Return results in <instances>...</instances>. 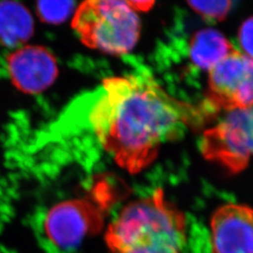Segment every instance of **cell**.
Segmentation results:
<instances>
[{
  "label": "cell",
  "instance_id": "10",
  "mask_svg": "<svg viewBox=\"0 0 253 253\" xmlns=\"http://www.w3.org/2000/svg\"><path fill=\"white\" fill-rule=\"evenodd\" d=\"M235 48L220 32L202 29L191 37L189 44L190 61L205 71L212 70Z\"/></svg>",
  "mask_w": 253,
  "mask_h": 253
},
{
  "label": "cell",
  "instance_id": "8",
  "mask_svg": "<svg viewBox=\"0 0 253 253\" xmlns=\"http://www.w3.org/2000/svg\"><path fill=\"white\" fill-rule=\"evenodd\" d=\"M6 69L12 84L25 93L45 90L57 75L54 55L42 46H23L6 57Z\"/></svg>",
  "mask_w": 253,
  "mask_h": 253
},
{
  "label": "cell",
  "instance_id": "13",
  "mask_svg": "<svg viewBox=\"0 0 253 253\" xmlns=\"http://www.w3.org/2000/svg\"><path fill=\"white\" fill-rule=\"evenodd\" d=\"M238 43L243 54L253 58V17L247 19L239 28Z\"/></svg>",
  "mask_w": 253,
  "mask_h": 253
},
{
  "label": "cell",
  "instance_id": "7",
  "mask_svg": "<svg viewBox=\"0 0 253 253\" xmlns=\"http://www.w3.org/2000/svg\"><path fill=\"white\" fill-rule=\"evenodd\" d=\"M213 253H253V209L236 204L217 208L210 220Z\"/></svg>",
  "mask_w": 253,
  "mask_h": 253
},
{
  "label": "cell",
  "instance_id": "5",
  "mask_svg": "<svg viewBox=\"0 0 253 253\" xmlns=\"http://www.w3.org/2000/svg\"><path fill=\"white\" fill-rule=\"evenodd\" d=\"M199 148L206 160L230 172H242L253 158V106L227 112L204 131Z\"/></svg>",
  "mask_w": 253,
  "mask_h": 253
},
{
  "label": "cell",
  "instance_id": "1",
  "mask_svg": "<svg viewBox=\"0 0 253 253\" xmlns=\"http://www.w3.org/2000/svg\"><path fill=\"white\" fill-rule=\"evenodd\" d=\"M213 114L164 90L151 75L136 72L104 79L74 101L53 129L54 137L87 131L119 167L138 173L162 145L177 140Z\"/></svg>",
  "mask_w": 253,
  "mask_h": 253
},
{
  "label": "cell",
  "instance_id": "9",
  "mask_svg": "<svg viewBox=\"0 0 253 253\" xmlns=\"http://www.w3.org/2000/svg\"><path fill=\"white\" fill-rule=\"evenodd\" d=\"M33 19L22 4L0 2V46L10 53L23 47L33 33Z\"/></svg>",
  "mask_w": 253,
  "mask_h": 253
},
{
  "label": "cell",
  "instance_id": "12",
  "mask_svg": "<svg viewBox=\"0 0 253 253\" xmlns=\"http://www.w3.org/2000/svg\"><path fill=\"white\" fill-rule=\"evenodd\" d=\"M191 9L203 18L220 21L225 18L231 9V0H187Z\"/></svg>",
  "mask_w": 253,
  "mask_h": 253
},
{
  "label": "cell",
  "instance_id": "6",
  "mask_svg": "<svg viewBox=\"0 0 253 253\" xmlns=\"http://www.w3.org/2000/svg\"><path fill=\"white\" fill-rule=\"evenodd\" d=\"M204 104L213 114L253 106V58L235 49L208 72Z\"/></svg>",
  "mask_w": 253,
  "mask_h": 253
},
{
  "label": "cell",
  "instance_id": "2",
  "mask_svg": "<svg viewBox=\"0 0 253 253\" xmlns=\"http://www.w3.org/2000/svg\"><path fill=\"white\" fill-rule=\"evenodd\" d=\"M104 239L109 253H182L186 217L159 189L123 208Z\"/></svg>",
  "mask_w": 253,
  "mask_h": 253
},
{
  "label": "cell",
  "instance_id": "14",
  "mask_svg": "<svg viewBox=\"0 0 253 253\" xmlns=\"http://www.w3.org/2000/svg\"><path fill=\"white\" fill-rule=\"evenodd\" d=\"M126 3L134 9L146 11L153 7L155 0H125Z\"/></svg>",
  "mask_w": 253,
  "mask_h": 253
},
{
  "label": "cell",
  "instance_id": "3",
  "mask_svg": "<svg viewBox=\"0 0 253 253\" xmlns=\"http://www.w3.org/2000/svg\"><path fill=\"white\" fill-rule=\"evenodd\" d=\"M72 26L84 45L114 55L129 53L140 35L138 15L125 0H84Z\"/></svg>",
  "mask_w": 253,
  "mask_h": 253
},
{
  "label": "cell",
  "instance_id": "11",
  "mask_svg": "<svg viewBox=\"0 0 253 253\" xmlns=\"http://www.w3.org/2000/svg\"><path fill=\"white\" fill-rule=\"evenodd\" d=\"M73 0H38V14L46 23L59 24L73 9Z\"/></svg>",
  "mask_w": 253,
  "mask_h": 253
},
{
  "label": "cell",
  "instance_id": "4",
  "mask_svg": "<svg viewBox=\"0 0 253 253\" xmlns=\"http://www.w3.org/2000/svg\"><path fill=\"white\" fill-rule=\"evenodd\" d=\"M109 185H93L88 195L61 202L49 210L44 231L49 240L62 250L78 247L88 236L103 227L111 206Z\"/></svg>",
  "mask_w": 253,
  "mask_h": 253
}]
</instances>
